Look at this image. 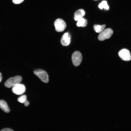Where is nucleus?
Wrapping results in <instances>:
<instances>
[{"instance_id":"nucleus-3","label":"nucleus","mask_w":131,"mask_h":131,"mask_svg":"<svg viewBox=\"0 0 131 131\" xmlns=\"http://www.w3.org/2000/svg\"><path fill=\"white\" fill-rule=\"evenodd\" d=\"M113 34V31L111 29L108 28L103 31L99 35L98 38L100 41H103L109 39Z\"/></svg>"},{"instance_id":"nucleus-12","label":"nucleus","mask_w":131,"mask_h":131,"mask_svg":"<svg viewBox=\"0 0 131 131\" xmlns=\"http://www.w3.org/2000/svg\"><path fill=\"white\" fill-rule=\"evenodd\" d=\"M106 26V25H95L93 26V27L94 30L96 33H99L103 31Z\"/></svg>"},{"instance_id":"nucleus-16","label":"nucleus","mask_w":131,"mask_h":131,"mask_svg":"<svg viewBox=\"0 0 131 131\" xmlns=\"http://www.w3.org/2000/svg\"><path fill=\"white\" fill-rule=\"evenodd\" d=\"M1 131H13L12 130L8 128H5L1 130Z\"/></svg>"},{"instance_id":"nucleus-4","label":"nucleus","mask_w":131,"mask_h":131,"mask_svg":"<svg viewBox=\"0 0 131 131\" xmlns=\"http://www.w3.org/2000/svg\"><path fill=\"white\" fill-rule=\"evenodd\" d=\"M56 30L57 32L63 31L66 27L65 22L62 19L58 18L56 20L54 23Z\"/></svg>"},{"instance_id":"nucleus-13","label":"nucleus","mask_w":131,"mask_h":131,"mask_svg":"<svg viewBox=\"0 0 131 131\" xmlns=\"http://www.w3.org/2000/svg\"><path fill=\"white\" fill-rule=\"evenodd\" d=\"M99 8L101 9L104 8V9L107 10L109 9V7L108 6L107 2L106 1H103L98 5Z\"/></svg>"},{"instance_id":"nucleus-2","label":"nucleus","mask_w":131,"mask_h":131,"mask_svg":"<svg viewBox=\"0 0 131 131\" xmlns=\"http://www.w3.org/2000/svg\"><path fill=\"white\" fill-rule=\"evenodd\" d=\"M33 73L43 82L47 83L49 82L48 76L45 71L38 69L35 70Z\"/></svg>"},{"instance_id":"nucleus-5","label":"nucleus","mask_w":131,"mask_h":131,"mask_svg":"<svg viewBox=\"0 0 131 131\" xmlns=\"http://www.w3.org/2000/svg\"><path fill=\"white\" fill-rule=\"evenodd\" d=\"M72 59L73 65L75 66H79L82 60V56L81 53L78 51H75L73 54Z\"/></svg>"},{"instance_id":"nucleus-14","label":"nucleus","mask_w":131,"mask_h":131,"mask_svg":"<svg viewBox=\"0 0 131 131\" xmlns=\"http://www.w3.org/2000/svg\"><path fill=\"white\" fill-rule=\"evenodd\" d=\"M27 100V97L25 95L21 96L17 99V100L18 102L22 103H24Z\"/></svg>"},{"instance_id":"nucleus-1","label":"nucleus","mask_w":131,"mask_h":131,"mask_svg":"<svg viewBox=\"0 0 131 131\" xmlns=\"http://www.w3.org/2000/svg\"><path fill=\"white\" fill-rule=\"evenodd\" d=\"M22 77L20 76H17L11 77L8 79L4 83L5 86L7 88H10L16 84L20 83L22 80Z\"/></svg>"},{"instance_id":"nucleus-17","label":"nucleus","mask_w":131,"mask_h":131,"mask_svg":"<svg viewBox=\"0 0 131 131\" xmlns=\"http://www.w3.org/2000/svg\"><path fill=\"white\" fill-rule=\"evenodd\" d=\"M24 104L25 106H28L29 105V102L27 100L24 103Z\"/></svg>"},{"instance_id":"nucleus-9","label":"nucleus","mask_w":131,"mask_h":131,"mask_svg":"<svg viewBox=\"0 0 131 131\" xmlns=\"http://www.w3.org/2000/svg\"><path fill=\"white\" fill-rule=\"evenodd\" d=\"M85 12L82 9H80L76 11L74 15V19L75 20L78 21L84 16Z\"/></svg>"},{"instance_id":"nucleus-8","label":"nucleus","mask_w":131,"mask_h":131,"mask_svg":"<svg viewBox=\"0 0 131 131\" xmlns=\"http://www.w3.org/2000/svg\"><path fill=\"white\" fill-rule=\"evenodd\" d=\"M71 36L68 33H64L63 35L61 40L62 44L63 46H67L70 43Z\"/></svg>"},{"instance_id":"nucleus-15","label":"nucleus","mask_w":131,"mask_h":131,"mask_svg":"<svg viewBox=\"0 0 131 131\" xmlns=\"http://www.w3.org/2000/svg\"><path fill=\"white\" fill-rule=\"evenodd\" d=\"M13 3L15 4H18L22 2L24 0H12Z\"/></svg>"},{"instance_id":"nucleus-11","label":"nucleus","mask_w":131,"mask_h":131,"mask_svg":"<svg viewBox=\"0 0 131 131\" xmlns=\"http://www.w3.org/2000/svg\"><path fill=\"white\" fill-rule=\"evenodd\" d=\"M87 20L84 18H82L78 21L76 25L78 27H84L87 25Z\"/></svg>"},{"instance_id":"nucleus-6","label":"nucleus","mask_w":131,"mask_h":131,"mask_svg":"<svg viewBox=\"0 0 131 131\" xmlns=\"http://www.w3.org/2000/svg\"><path fill=\"white\" fill-rule=\"evenodd\" d=\"M25 87L23 84L19 83L12 87V90L13 92L17 95L23 94L25 91Z\"/></svg>"},{"instance_id":"nucleus-7","label":"nucleus","mask_w":131,"mask_h":131,"mask_svg":"<svg viewBox=\"0 0 131 131\" xmlns=\"http://www.w3.org/2000/svg\"><path fill=\"white\" fill-rule=\"evenodd\" d=\"M120 57L123 60L128 61L131 59V56L129 51L126 49H123L118 52Z\"/></svg>"},{"instance_id":"nucleus-18","label":"nucleus","mask_w":131,"mask_h":131,"mask_svg":"<svg viewBox=\"0 0 131 131\" xmlns=\"http://www.w3.org/2000/svg\"><path fill=\"white\" fill-rule=\"evenodd\" d=\"M2 76L1 73L0 72V82H1L2 80Z\"/></svg>"},{"instance_id":"nucleus-10","label":"nucleus","mask_w":131,"mask_h":131,"mask_svg":"<svg viewBox=\"0 0 131 131\" xmlns=\"http://www.w3.org/2000/svg\"><path fill=\"white\" fill-rule=\"evenodd\" d=\"M0 108L6 113H8L10 111V109L7 103L3 100H0Z\"/></svg>"}]
</instances>
